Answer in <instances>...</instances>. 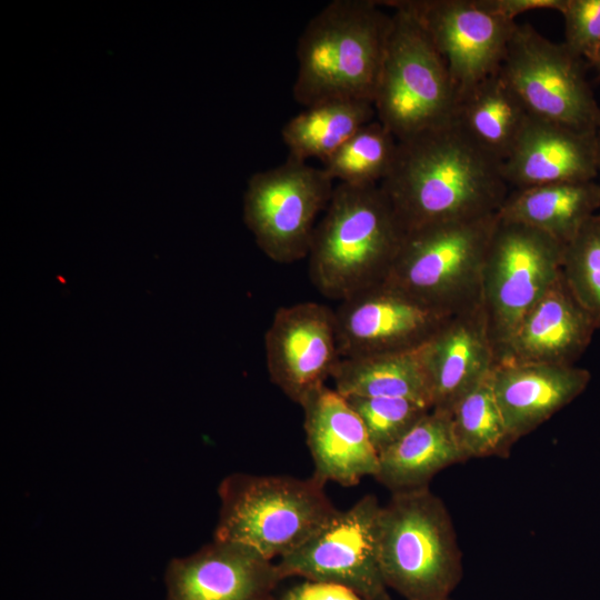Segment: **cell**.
<instances>
[{
	"instance_id": "1",
	"label": "cell",
	"mask_w": 600,
	"mask_h": 600,
	"mask_svg": "<svg viewBox=\"0 0 600 600\" xmlns=\"http://www.w3.org/2000/svg\"><path fill=\"white\" fill-rule=\"evenodd\" d=\"M379 186L406 232L496 214L509 193L502 161L456 121L399 140L393 166Z\"/></svg>"
},
{
	"instance_id": "2",
	"label": "cell",
	"mask_w": 600,
	"mask_h": 600,
	"mask_svg": "<svg viewBox=\"0 0 600 600\" xmlns=\"http://www.w3.org/2000/svg\"><path fill=\"white\" fill-rule=\"evenodd\" d=\"M391 27L374 0H333L316 13L297 44L294 100L309 107L330 99L373 103Z\"/></svg>"
},
{
	"instance_id": "3",
	"label": "cell",
	"mask_w": 600,
	"mask_h": 600,
	"mask_svg": "<svg viewBox=\"0 0 600 600\" xmlns=\"http://www.w3.org/2000/svg\"><path fill=\"white\" fill-rule=\"evenodd\" d=\"M404 236L380 186L337 183L313 233L310 279L321 294L342 301L386 280Z\"/></svg>"
},
{
	"instance_id": "4",
	"label": "cell",
	"mask_w": 600,
	"mask_h": 600,
	"mask_svg": "<svg viewBox=\"0 0 600 600\" xmlns=\"http://www.w3.org/2000/svg\"><path fill=\"white\" fill-rule=\"evenodd\" d=\"M383 580L406 600H444L462 579L451 516L429 487L393 492L379 517Z\"/></svg>"
},
{
	"instance_id": "5",
	"label": "cell",
	"mask_w": 600,
	"mask_h": 600,
	"mask_svg": "<svg viewBox=\"0 0 600 600\" xmlns=\"http://www.w3.org/2000/svg\"><path fill=\"white\" fill-rule=\"evenodd\" d=\"M313 476L233 472L218 487L220 509L213 539L247 546L264 558H282L311 538L338 510Z\"/></svg>"
},
{
	"instance_id": "6",
	"label": "cell",
	"mask_w": 600,
	"mask_h": 600,
	"mask_svg": "<svg viewBox=\"0 0 600 600\" xmlns=\"http://www.w3.org/2000/svg\"><path fill=\"white\" fill-rule=\"evenodd\" d=\"M380 3L392 13L373 99L377 119L398 141L453 122L460 96L441 54L412 13Z\"/></svg>"
},
{
	"instance_id": "7",
	"label": "cell",
	"mask_w": 600,
	"mask_h": 600,
	"mask_svg": "<svg viewBox=\"0 0 600 600\" xmlns=\"http://www.w3.org/2000/svg\"><path fill=\"white\" fill-rule=\"evenodd\" d=\"M498 213L406 232L384 282L448 316L481 304L482 270Z\"/></svg>"
},
{
	"instance_id": "8",
	"label": "cell",
	"mask_w": 600,
	"mask_h": 600,
	"mask_svg": "<svg viewBox=\"0 0 600 600\" xmlns=\"http://www.w3.org/2000/svg\"><path fill=\"white\" fill-rule=\"evenodd\" d=\"M563 250L543 232L499 218L481 283V308L497 361L523 317L561 274Z\"/></svg>"
},
{
	"instance_id": "9",
	"label": "cell",
	"mask_w": 600,
	"mask_h": 600,
	"mask_svg": "<svg viewBox=\"0 0 600 600\" xmlns=\"http://www.w3.org/2000/svg\"><path fill=\"white\" fill-rule=\"evenodd\" d=\"M334 187L322 168L289 157L252 174L243 197V220L261 251L278 263L308 257L317 218Z\"/></svg>"
},
{
	"instance_id": "10",
	"label": "cell",
	"mask_w": 600,
	"mask_h": 600,
	"mask_svg": "<svg viewBox=\"0 0 600 600\" xmlns=\"http://www.w3.org/2000/svg\"><path fill=\"white\" fill-rule=\"evenodd\" d=\"M499 73L529 116L587 132L600 131V107L583 60L530 24H517Z\"/></svg>"
},
{
	"instance_id": "11",
	"label": "cell",
	"mask_w": 600,
	"mask_h": 600,
	"mask_svg": "<svg viewBox=\"0 0 600 600\" xmlns=\"http://www.w3.org/2000/svg\"><path fill=\"white\" fill-rule=\"evenodd\" d=\"M381 507L367 494L337 510L302 546L277 562L283 577L337 583L364 600H390L379 561Z\"/></svg>"
},
{
	"instance_id": "12",
	"label": "cell",
	"mask_w": 600,
	"mask_h": 600,
	"mask_svg": "<svg viewBox=\"0 0 600 600\" xmlns=\"http://www.w3.org/2000/svg\"><path fill=\"white\" fill-rule=\"evenodd\" d=\"M389 2L418 19L444 60L460 97L499 71L518 24L484 10L477 0Z\"/></svg>"
},
{
	"instance_id": "13",
	"label": "cell",
	"mask_w": 600,
	"mask_h": 600,
	"mask_svg": "<svg viewBox=\"0 0 600 600\" xmlns=\"http://www.w3.org/2000/svg\"><path fill=\"white\" fill-rule=\"evenodd\" d=\"M450 317L380 282L340 301L334 310L340 357L416 351Z\"/></svg>"
},
{
	"instance_id": "14",
	"label": "cell",
	"mask_w": 600,
	"mask_h": 600,
	"mask_svg": "<svg viewBox=\"0 0 600 600\" xmlns=\"http://www.w3.org/2000/svg\"><path fill=\"white\" fill-rule=\"evenodd\" d=\"M270 380L301 407L332 378L339 353L334 311L318 302L280 307L264 336Z\"/></svg>"
},
{
	"instance_id": "15",
	"label": "cell",
	"mask_w": 600,
	"mask_h": 600,
	"mask_svg": "<svg viewBox=\"0 0 600 600\" xmlns=\"http://www.w3.org/2000/svg\"><path fill=\"white\" fill-rule=\"evenodd\" d=\"M166 600H274L283 577L256 550L213 539L194 553L173 558L164 570Z\"/></svg>"
},
{
	"instance_id": "16",
	"label": "cell",
	"mask_w": 600,
	"mask_h": 600,
	"mask_svg": "<svg viewBox=\"0 0 600 600\" xmlns=\"http://www.w3.org/2000/svg\"><path fill=\"white\" fill-rule=\"evenodd\" d=\"M417 357L431 408L448 412L497 362L481 304L451 316L417 349Z\"/></svg>"
},
{
	"instance_id": "17",
	"label": "cell",
	"mask_w": 600,
	"mask_h": 600,
	"mask_svg": "<svg viewBox=\"0 0 600 600\" xmlns=\"http://www.w3.org/2000/svg\"><path fill=\"white\" fill-rule=\"evenodd\" d=\"M598 134L529 116L502 162L503 178L513 189L596 180Z\"/></svg>"
},
{
	"instance_id": "18",
	"label": "cell",
	"mask_w": 600,
	"mask_h": 600,
	"mask_svg": "<svg viewBox=\"0 0 600 600\" xmlns=\"http://www.w3.org/2000/svg\"><path fill=\"white\" fill-rule=\"evenodd\" d=\"M302 408L314 478L353 487L363 477L376 476L379 454L362 420L343 396L324 387Z\"/></svg>"
},
{
	"instance_id": "19",
	"label": "cell",
	"mask_w": 600,
	"mask_h": 600,
	"mask_svg": "<svg viewBox=\"0 0 600 600\" xmlns=\"http://www.w3.org/2000/svg\"><path fill=\"white\" fill-rule=\"evenodd\" d=\"M596 330L560 274L523 317L497 362L573 366Z\"/></svg>"
},
{
	"instance_id": "20",
	"label": "cell",
	"mask_w": 600,
	"mask_h": 600,
	"mask_svg": "<svg viewBox=\"0 0 600 600\" xmlns=\"http://www.w3.org/2000/svg\"><path fill=\"white\" fill-rule=\"evenodd\" d=\"M590 379V372L576 364L497 362L491 383L511 441L568 406L587 389Z\"/></svg>"
},
{
	"instance_id": "21",
	"label": "cell",
	"mask_w": 600,
	"mask_h": 600,
	"mask_svg": "<svg viewBox=\"0 0 600 600\" xmlns=\"http://www.w3.org/2000/svg\"><path fill=\"white\" fill-rule=\"evenodd\" d=\"M462 461L449 412L432 409L379 453L373 478L392 493L413 490L429 487L439 471Z\"/></svg>"
},
{
	"instance_id": "22",
	"label": "cell",
	"mask_w": 600,
	"mask_h": 600,
	"mask_svg": "<svg viewBox=\"0 0 600 600\" xmlns=\"http://www.w3.org/2000/svg\"><path fill=\"white\" fill-rule=\"evenodd\" d=\"M600 208V182L578 181L512 189L498 216L566 246Z\"/></svg>"
},
{
	"instance_id": "23",
	"label": "cell",
	"mask_w": 600,
	"mask_h": 600,
	"mask_svg": "<svg viewBox=\"0 0 600 600\" xmlns=\"http://www.w3.org/2000/svg\"><path fill=\"white\" fill-rule=\"evenodd\" d=\"M528 117L498 71L461 94L454 121L478 146L503 162Z\"/></svg>"
},
{
	"instance_id": "24",
	"label": "cell",
	"mask_w": 600,
	"mask_h": 600,
	"mask_svg": "<svg viewBox=\"0 0 600 600\" xmlns=\"http://www.w3.org/2000/svg\"><path fill=\"white\" fill-rule=\"evenodd\" d=\"M372 102L330 99L317 102L288 120L281 129L288 157L321 162L338 150L362 126L374 120Z\"/></svg>"
},
{
	"instance_id": "25",
	"label": "cell",
	"mask_w": 600,
	"mask_h": 600,
	"mask_svg": "<svg viewBox=\"0 0 600 600\" xmlns=\"http://www.w3.org/2000/svg\"><path fill=\"white\" fill-rule=\"evenodd\" d=\"M332 379L344 398L402 397L431 407L417 350L341 358Z\"/></svg>"
},
{
	"instance_id": "26",
	"label": "cell",
	"mask_w": 600,
	"mask_h": 600,
	"mask_svg": "<svg viewBox=\"0 0 600 600\" xmlns=\"http://www.w3.org/2000/svg\"><path fill=\"white\" fill-rule=\"evenodd\" d=\"M458 449L464 461L506 456L511 444L497 403L491 374L464 393L448 411Z\"/></svg>"
},
{
	"instance_id": "27",
	"label": "cell",
	"mask_w": 600,
	"mask_h": 600,
	"mask_svg": "<svg viewBox=\"0 0 600 600\" xmlns=\"http://www.w3.org/2000/svg\"><path fill=\"white\" fill-rule=\"evenodd\" d=\"M397 149V138L376 118L323 160L321 168L338 183L379 186L393 166Z\"/></svg>"
},
{
	"instance_id": "28",
	"label": "cell",
	"mask_w": 600,
	"mask_h": 600,
	"mask_svg": "<svg viewBox=\"0 0 600 600\" xmlns=\"http://www.w3.org/2000/svg\"><path fill=\"white\" fill-rule=\"evenodd\" d=\"M561 274L576 300L600 329V214L592 216L564 246Z\"/></svg>"
},
{
	"instance_id": "29",
	"label": "cell",
	"mask_w": 600,
	"mask_h": 600,
	"mask_svg": "<svg viewBox=\"0 0 600 600\" xmlns=\"http://www.w3.org/2000/svg\"><path fill=\"white\" fill-rule=\"evenodd\" d=\"M362 420L378 454L406 434L431 409L402 397L346 398Z\"/></svg>"
},
{
	"instance_id": "30",
	"label": "cell",
	"mask_w": 600,
	"mask_h": 600,
	"mask_svg": "<svg viewBox=\"0 0 600 600\" xmlns=\"http://www.w3.org/2000/svg\"><path fill=\"white\" fill-rule=\"evenodd\" d=\"M563 44L588 62L600 49V0H566Z\"/></svg>"
},
{
	"instance_id": "31",
	"label": "cell",
	"mask_w": 600,
	"mask_h": 600,
	"mask_svg": "<svg viewBox=\"0 0 600 600\" xmlns=\"http://www.w3.org/2000/svg\"><path fill=\"white\" fill-rule=\"evenodd\" d=\"M282 600H364L353 590L330 582L306 580L289 589Z\"/></svg>"
},
{
	"instance_id": "32",
	"label": "cell",
	"mask_w": 600,
	"mask_h": 600,
	"mask_svg": "<svg viewBox=\"0 0 600 600\" xmlns=\"http://www.w3.org/2000/svg\"><path fill=\"white\" fill-rule=\"evenodd\" d=\"M484 10L516 22L517 17L536 10L562 12L566 0H477Z\"/></svg>"
},
{
	"instance_id": "33",
	"label": "cell",
	"mask_w": 600,
	"mask_h": 600,
	"mask_svg": "<svg viewBox=\"0 0 600 600\" xmlns=\"http://www.w3.org/2000/svg\"><path fill=\"white\" fill-rule=\"evenodd\" d=\"M589 63L597 70L600 74V49L594 54V57L589 61Z\"/></svg>"
},
{
	"instance_id": "34",
	"label": "cell",
	"mask_w": 600,
	"mask_h": 600,
	"mask_svg": "<svg viewBox=\"0 0 600 600\" xmlns=\"http://www.w3.org/2000/svg\"><path fill=\"white\" fill-rule=\"evenodd\" d=\"M598 139H599V169H600V131H599V134H598Z\"/></svg>"
},
{
	"instance_id": "35",
	"label": "cell",
	"mask_w": 600,
	"mask_h": 600,
	"mask_svg": "<svg viewBox=\"0 0 600 600\" xmlns=\"http://www.w3.org/2000/svg\"><path fill=\"white\" fill-rule=\"evenodd\" d=\"M444 600H452V599H451V597H450V598H447V599H444Z\"/></svg>"
}]
</instances>
